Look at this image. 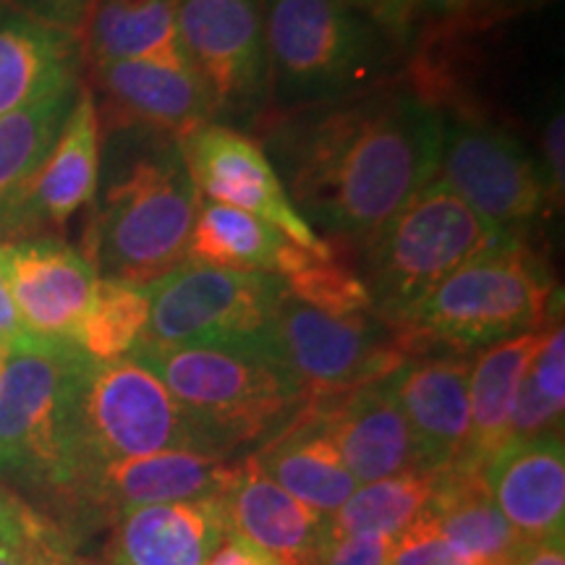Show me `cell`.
I'll use <instances>...</instances> for the list:
<instances>
[{"label": "cell", "mask_w": 565, "mask_h": 565, "mask_svg": "<svg viewBox=\"0 0 565 565\" xmlns=\"http://www.w3.org/2000/svg\"><path fill=\"white\" fill-rule=\"evenodd\" d=\"M317 254L288 242L275 225L221 202H200L186 259L238 273H273L286 278Z\"/></svg>", "instance_id": "26"}, {"label": "cell", "mask_w": 565, "mask_h": 565, "mask_svg": "<svg viewBox=\"0 0 565 565\" xmlns=\"http://www.w3.org/2000/svg\"><path fill=\"white\" fill-rule=\"evenodd\" d=\"M508 565H565V542L563 540H542L526 542L513 561Z\"/></svg>", "instance_id": "42"}, {"label": "cell", "mask_w": 565, "mask_h": 565, "mask_svg": "<svg viewBox=\"0 0 565 565\" xmlns=\"http://www.w3.org/2000/svg\"><path fill=\"white\" fill-rule=\"evenodd\" d=\"M288 200L309 225L364 246L440 173L443 108L412 84H380L275 113L265 134Z\"/></svg>", "instance_id": "1"}, {"label": "cell", "mask_w": 565, "mask_h": 565, "mask_svg": "<svg viewBox=\"0 0 565 565\" xmlns=\"http://www.w3.org/2000/svg\"><path fill=\"white\" fill-rule=\"evenodd\" d=\"M422 519L479 565H508L526 545L524 536L494 505L482 469L471 463L437 469L433 498L422 511Z\"/></svg>", "instance_id": "24"}, {"label": "cell", "mask_w": 565, "mask_h": 565, "mask_svg": "<svg viewBox=\"0 0 565 565\" xmlns=\"http://www.w3.org/2000/svg\"><path fill=\"white\" fill-rule=\"evenodd\" d=\"M508 236L443 181L427 183L364 244L362 280L374 315L395 328L443 280Z\"/></svg>", "instance_id": "7"}, {"label": "cell", "mask_w": 565, "mask_h": 565, "mask_svg": "<svg viewBox=\"0 0 565 565\" xmlns=\"http://www.w3.org/2000/svg\"><path fill=\"white\" fill-rule=\"evenodd\" d=\"M71 553H55V550L19 547L0 542V565H66Z\"/></svg>", "instance_id": "41"}, {"label": "cell", "mask_w": 565, "mask_h": 565, "mask_svg": "<svg viewBox=\"0 0 565 565\" xmlns=\"http://www.w3.org/2000/svg\"><path fill=\"white\" fill-rule=\"evenodd\" d=\"M228 532L223 498L131 508L113 521L103 565H207Z\"/></svg>", "instance_id": "21"}, {"label": "cell", "mask_w": 565, "mask_h": 565, "mask_svg": "<svg viewBox=\"0 0 565 565\" xmlns=\"http://www.w3.org/2000/svg\"><path fill=\"white\" fill-rule=\"evenodd\" d=\"M3 353H6V345H0V364H3Z\"/></svg>", "instance_id": "45"}, {"label": "cell", "mask_w": 565, "mask_h": 565, "mask_svg": "<svg viewBox=\"0 0 565 565\" xmlns=\"http://www.w3.org/2000/svg\"><path fill=\"white\" fill-rule=\"evenodd\" d=\"M79 40L89 66L152 61L192 68L175 30V0H89Z\"/></svg>", "instance_id": "25"}, {"label": "cell", "mask_w": 565, "mask_h": 565, "mask_svg": "<svg viewBox=\"0 0 565 565\" xmlns=\"http://www.w3.org/2000/svg\"><path fill=\"white\" fill-rule=\"evenodd\" d=\"M349 3L370 13L395 40V45H412V11H408V0H349Z\"/></svg>", "instance_id": "38"}, {"label": "cell", "mask_w": 565, "mask_h": 565, "mask_svg": "<svg viewBox=\"0 0 565 565\" xmlns=\"http://www.w3.org/2000/svg\"><path fill=\"white\" fill-rule=\"evenodd\" d=\"M542 168V175H545V186L550 204H563V192H565V118L563 110H555L553 116L547 118L545 129H542V141H540V158H536Z\"/></svg>", "instance_id": "36"}, {"label": "cell", "mask_w": 565, "mask_h": 565, "mask_svg": "<svg viewBox=\"0 0 565 565\" xmlns=\"http://www.w3.org/2000/svg\"><path fill=\"white\" fill-rule=\"evenodd\" d=\"M150 320V288L97 278L76 345L95 362L129 356Z\"/></svg>", "instance_id": "31"}, {"label": "cell", "mask_w": 565, "mask_h": 565, "mask_svg": "<svg viewBox=\"0 0 565 565\" xmlns=\"http://www.w3.org/2000/svg\"><path fill=\"white\" fill-rule=\"evenodd\" d=\"M233 477V463L221 456L194 450L124 458L97 471L87 498V529L113 524L118 515L141 505L183 503V500L223 498Z\"/></svg>", "instance_id": "18"}, {"label": "cell", "mask_w": 565, "mask_h": 565, "mask_svg": "<svg viewBox=\"0 0 565 565\" xmlns=\"http://www.w3.org/2000/svg\"><path fill=\"white\" fill-rule=\"evenodd\" d=\"M207 565H278L265 550L252 545L249 540L236 532L225 534L221 547L212 553Z\"/></svg>", "instance_id": "40"}, {"label": "cell", "mask_w": 565, "mask_h": 565, "mask_svg": "<svg viewBox=\"0 0 565 565\" xmlns=\"http://www.w3.org/2000/svg\"><path fill=\"white\" fill-rule=\"evenodd\" d=\"M288 296L307 307L330 315L374 312L372 296L366 291L362 275L333 257H309L299 270L282 278Z\"/></svg>", "instance_id": "32"}, {"label": "cell", "mask_w": 565, "mask_h": 565, "mask_svg": "<svg viewBox=\"0 0 565 565\" xmlns=\"http://www.w3.org/2000/svg\"><path fill=\"white\" fill-rule=\"evenodd\" d=\"M547 330L550 328L513 335L477 353L469 372L471 429L463 463L482 469L500 448L508 445L515 393H519L534 353L545 341Z\"/></svg>", "instance_id": "29"}, {"label": "cell", "mask_w": 565, "mask_h": 565, "mask_svg": "<svg viewBox=\"0 0 565 565\" xmlns=\"http://www.w3.org/2000/svg\"><path fill=\"white\" fill-rule=\"evenodd\" d=\"M475 0H408L412 42L435 38H466L463 21Z\"/></svg>", "instance_id": "34"}, {"label": "cell", "mask_w": 565, "mask_h": 565, "mask_svg": "<svg viewBox=\"0 0 565 565\" xmlns=\"http://www.w3.org/2000/svg\"><path fill=\"white\" fill-rule=\"evenodd\" d=\"M97 89L103 95L100 124L147 126L171 134L175 139L215 124V105L210 89L196 71L171 68L152 61H108L92 66Z\"/></svg>", "instance_id": "17"}, {"label": "cell", "mask_w": 565, "mask_h": 565, "mask_svg": "<svg viewBox=\"0 0 565 565\" xmlns=\"http://www.w3.org/2000/svg\"><path fill=\"white\" fill-rule=\"evenodd\" d=\"M89 362L76 343L19 333L0 364V484L45 513L71 545L87 532L79 387Z\"/></svg>", "instance_id": "2"}, {"label": "cell", "mask_w": 565, "mask_h": 565, "mask_svg": "<svg viewBox=\"0 0 565 565\" xmlns=\"http://www.w3.org/2000/svg\"><path fill=\"white\" fill-rule=\"evenodd\" d=\"M553 3V0H475L469 17L463 21V34H477L490 30L498 21H505L515 13L534 11L540 6Z\"/></svg>", "instance_id": "39"}, {"label": "cell", "mask_w": 565, "mask_h": 565, "mask_svg": "<svg viewBox=\"0 0 565 565\" xmlns=\"http://www.w3.org/2000/svg\"><path fill=\"white\" fill-rule=\"evenodd\" d=\"M105 160L84 257L97 278L150 286L186 259L202 194L171 134L116 126Z\"/></svg>", "instance_id": "3"}, {"label": "cell", "mask_w": 565, "mask_h": 565, "mask_svg": "<svg viewBox=\"0 0 565 565\" xmlns=\"http://www.w3.org/2000/svg\"><path fill=\"white\" fill-rule=\"evenodd\" d=\"M79 87L82 82L0 116V244L17 238L21 207L61 137Z\"/></svg>", "instance_id": "28"}, {"label": "cell", "mask_w": 565, "mask_h": 565, "mask_svg": "<svg viewBox=\"0 0 565 565\" xmlns=\"http://www.w3.org/2000/svg\"><path fill=\"white\" fill-rule=\"evenodd\" d=\"M79 32L0 6V116L79 84Z\"/></svg>", "instance_id": "23"}, {"label": "cell", "mask_w": 565, "mask_h": 565, "mask_svg": "<svg viewBox=\"0 0 565 565\" xmlns=\"http://www.w3.org/2000/svg\"><path fill=\"white\" fill-rule=\"evenodd\" d=\"M437 175L477 215L505 233H521L550 204L536 154L513 134L471 113H443Z\"/></svg>", "instance_id": "12"}, {"label": "cell", "mask_w": 565, "mask_h": 565, "mask_svg": "<svg viewBox=\"0 0 565 565\" xmlns=\"http://www.w3.org/2000/svg\"><path fill=\"white\" fill-rule=\"evenodd\" d=\"M387 565H479L461 550L443 540L427 521L416 519L393 540V553Z\"/></svg>", "instance_id": "33"}, {"label": "cell", "mask_w": 565, "mask_h": 565, "mask_svg": "<svg viewBox=\"0 0 565 565\" xmlns=\"http://www.w3.org/2000/svg\"><path fill=\"white\" fill-rule=\"evenodd\" d=\"M494 505L526 542L563 540L565 445L563 435L508 443L482 466Z\"/></svg>", "instance_id": "22"}, {"label": "cell", "mask_w": 565, "mask_h": 565, "mask_svg": "<svg viewBox=\"0 0 565 565\" xmlns=\"http://www.w3.org/2000/svg\"><path fill=\"white\" fill-rule=\"evenodd\" d=\"M526 374L550 404L565 408V330L561 322L550 324L545 341L534 353Z\"/></svg>", "instance_id": "35"}, {"label": "cell", "mask_w": 565, "mask_h": 565, "mask_svg": "<svg viewBox=\"0 0 565 565\" xmlns=\"http://www.w3.org/2000/svg\"><path fill=\"white\" fill-rule=\"evenodd\" d=\"M79 440L89 469V490L103 466L124 458L152 456L162 450H194L215 456L192 414L173 398L158 374L147 370L131 353L113 362L92 359L84 370Z\"/></svg>", "instance_id": "8"}, {"label": "cell", "mask_w": 565, "mask_h": 565, "mask_svg": "<svg viewBox=\"0 0 565 565\" xmlns=\"http://www.w3.org/2000/svg\"><path fill=\"white\" fill-rule=\"evenodd\" d=\"M0 278L24 333L76 341L97 273L84 252L53 236L0 244Z\"/></svg>", "instance_id": "14"}, {"label": "cell", "mask_w": 565, "mask_h": 565, "mask_svg": "<svg viewBox=\"0 0 565 565\" xmlns=\"http://www.w3.org/2000/svg\"><path fill=\"white\" fill-rule=\"evenodd\" d=\"M66 565H95V563H87V561H76V557L74 555H71L68 557V563Z\"/></svg>", "instance_id": "44"}, {"label": "cell", "mask_w": 565, "mask_h": 565, "mask_svg": "<svg viewBox=\"0 0 565 565\" xmlns=\"http://www.w3.org/2000/svg\"><path fill=\"white\" fill-rule=\"evenodd\" d=\"M19 333H24V330H21L11 296L6 291V282L0 278V345H9Z\"/></svg>", "instance_id": "43"}, {"label": "cell", "mask_w": 565, "mask_h": 565, "mask_svg": "<svg viewBox=\"0 0 565 565\" xmlns=\"http://www.w3.org/2000/svg\"><path fill=\"white\" fill-rule=\"evenodd\" d=\"M231 532L246 536L278 565H320L328 547V515L303 505L267 477L254 456L233 463L223 494Z\"/></svg>", "instance_id": "20"}, {"label": "cell", "mask_w": 565, "mask_h": 565, "mask_svg": "<svg viewBox=\"0 0 565 565\" xmlns=\"http://www.w3.org/2000/svg\"><path fill=\"white\" fill-rule=\"evenodd\" d=\"M437 471L408 475L359 484L335 513L328 515V542L343 536H398L419 519L433 498Z\"/></svg>", "instance_id": "30"}, {"label": "cell", "mask_w": 565, "mask_h": 565, "mask_svg": "<svg viewBox=\"0 0 565 565\" xmlns=\"http://www.w3.org/2000/svg\"><path fill=\"white\" fill-rule=\"evenodd\" d=\"M141 341L160 345H254L270 328L286 282L273 273H238L183 259L150 282Z\"/></svg>", "instance_id": "10"}, {"label": "cell", "mask_w": 565, "mask_h": 565, "mask_svg": "<svg viewBox=\"0 0 565 565\" xmlns=\"http://www.w3.org/2000/svg\"><path fill=\"white\" fill-rule=\"evenodd\" d=\"M469 372L471 359L463 353H422L385 377L412 427L424 469L437 471L466 461Z\"/></svg>", "instance_id": "16"}, {"label": "cell", "mask_w": 565, "mask_h": 565, "mask_svg": "<svg viewBox=\"0 0 565 565\" xmlns=\"http://www.w3.org/2000/svg\"><path fill=\"white\" fill-rule=\"evenodd\" d=\"M252 349L291 374L309 398L377 383L412 359L398 328L380 315H330L288 291Z\"/></svg>", "instance_id": "9"}, {"label": "cell", "mask_w": 565, "mask_h": 565, "mask_svg": "<svg viewBox=\"0 0 565 565\" xmlns=\"http://www.w3.org/2000/svg\"><path fill=\"white\" fill-rule=\"evenodd\" d=\"M100 168L103 124L97 116L95 92L82 84L61 137L26 194L17 238L42 236L45 228H63L76 212L97 200Z\"/></svg>", "instance_id": "19"}, {"label": "cell", "mask_w": 565, "mask_h": 565, "mask_svg": "<svg viewBox=\"0 0 565 565\" xmlns=\"http://www.w3.org/2000/svg\"><path fill=\"white\" fill-rule=\"evenodd\" d=\"M189 173L210 202L244 210L278 228L288 242L317 257H333V246L315 233L312 225L288 200L270 154L249 134L225 124H207L181 139Z\"/></svg>", "instance_id": "13"}, {"label": "cell", "mask_w": 565, "mask_h": 565, "mask_svg": "<svg viewBox=\"0 0 565 565\" xmlns=\"http://www.w3.org/2000/svg\"><path fill=\"white\" fill-rule=\"evenodd\" d=\"M254 458L275 484L322 515L335 513L359 487L307 406Z\"/></svg>", "instance_id": "27"}, {"label": "cell", "mask_w": 565, "mask_h": 565, "mask_svg": "<svg viewBox=\"0 0 565 565\" xmlns=\"http://www.w3.org/2000/svg\"><path fill=\"white\" fill-rule=\"evenodd\" d=\"M131 356L158 374L221 458L273 440L309 404V393L291 374L252 345L139 341Z\"/></svg>", "instance_id": "5"}, {"label": "cell", "mask_w": 565, "mask_h": 565, "mask_svg": "<svg viewBox=\"0 0 565 565\" xmlns=\"http://www.w3.org/2000/svg\"><path fill=\"white\" fill-rule=\"evenodd\" d=\"M0 6H9L13 11L47 21V24L63 26V30L82 32L89 0H0Z\"/></svg>", "instance_id": "37"}, {"label": "cell", "mask_w": 565, "mask_h": 565, "mask_svg": "<svg viewBox=\"0 0 565 565\" xmlns=\"http://www.w3.org/2000/svg\"><path fill=\"white\" fill-rule=\"evenodd\" d=\"M270 108L291 113L387 82L401 47L349 0H265Z\"/></svg>", "instance_id": "4"}, {"label": "cell", "mask_w": 565, "mask_h": 565, "mask_svg": "<svg viewBox=\"0 0 565 565\" xmlns=\"http://www.w3.org/2000/svg\"><path fill=\"white\" fill-rule=\"evenodd\" d=\"M175 30L207 84L215 124L257 126L270 116L265 0H175Z\"/></svg>", "instance_id": "11"}, {"label": "cell", "mask_w": 565, "mask_h": 565, "mask_svg": "<svg viewBox=\"0 0 565 565\" xmlns=\"http://www.w3.org/2000/svg\"><path fill=\"white\" fill-rule=\"evenodd\" d=\"M555 282L524 233L466 263L395 324L408 356L466 353L545 330L553 322Z\"/></svg>", "instance_id": "6"}, {"label": "cell", "mask_w": 565, "mask_h": 565, "mask_svg": "<svg viewBox=\"0 0 565 565\" xmlns=\"http://www.w3.org/2000/svg\"><path fill=\"white\" fill-rule=\"evenodd\" d=\"M307 412L359 484L424 469L412 427L387 380L338 395H317L309 398Z\"/></svg>", "instance_id": "15"}]
</instances>
